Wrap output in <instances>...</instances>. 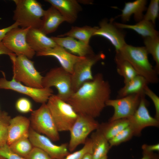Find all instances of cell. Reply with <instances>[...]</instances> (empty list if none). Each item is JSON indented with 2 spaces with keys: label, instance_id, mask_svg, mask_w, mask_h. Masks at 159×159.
<instances>
[{
  "label": "cell",
  "instance_id": "6da1fadb",
  "mask_svg": "<svg viewBox=\"0 0 159 159\" xmlns=\"http://www.w3.org/2000/svg\"><path fill=\"white\" fill-rule=\"evenodd\" d=\"M111 87L100 73L96 74L91 80L84 83L67 101L78 114L87 115L95 118L99 117L110 99Z\"/></svg>",
  "mask_w": 159,
  "mask_h": 159
},
{
  "label": "cell",
  "instance_id": "7a4b0ae2",
  "mask_svg": "<svg viewBox=\"0 0 159 159\" xmlns=\"http://www.w3.org/2000/svg\"><path fill=\"white\" fill-rule=\"evenodd\" d=\"M148 53L144 47H135L125 44L116 52L115 56L128 62L138 75L144 78L149 83L159 82L158 74L150 63Z\"/></svg>",
  "mask_w": 159,
  "mask_h": 159
},
{
  "label": "cell",
  "instance_id": "3957f363",
  "mask_svg": "<svg viewBox=\"0 0 159 159\" xmlns=\"http://www.w3.org/2000/svg\"><path fill=\"white\" fill-rule=\"evenodd\" d=\"M9 56L12 64L13 79L27 86L43 88V77L35 68L34 62L23 55L12 53Z\"/></svg>",
  "mask_w": 159,
  "mask_h": 159
},
{
  "label": "cell",
  "instance_id": "277c9868",
  "mask_svg": "<svg viewBox=\"0 0 159 159\" xmlns=\"http://www.w3.org/2000/svg\"><path fill=\"white\" fill-rule=\"evenodd\" d=\"M16 8L13 19L21 28L40 29L44 10L36 0H14Z\"/></svg>",
  "mask_w": 159,
  "mask_h": 159
},
{
  "label": "cell",
  "instance_id": "5b68a950",
  "mask_svg": "<svg viewBox=\"0 0 159 159\" xmlns=\"http://www.w3.org/2000/svg\"><path fill=\"white\" fill-rule=\"evenodd\" d=\"M46 104L59 132L69 131L78 115L72 106L53 94Z\"/></svg>",
  "mask_w": 159,
  "mask_h": 159
},
{
  "label": "cell",
  "instance_id": "8992f818",
  "mask_svg": "<svg viewBox=\"0 0 159 159\" xmlns=\"http://www.w3.org/2000/svg\"><path fill=\"white\" fill-rule=\"evenodd\" d=\"M42 85L45 88L55 87L58 91L57 95L66 102L74 93L71 74L61 67L52 68L43 77Z\"/></svg>",
  "mask_w": 159,
  "mask_h": 159
},
{
  "label": "cell",
  "instance_id": "52a82bcc",
  "mask_svg": "<svg viewBox=\"0 0 159 159\" xmlns=\"http://www.w3.org/2000/svg\"><path fill=\"white\" fill-rule=\"evenodd\" d=\"M29 120L30 127L34 131L45 135L53 141L59 140V132L46 103L33 110Z\"/></svg>",
  "mask_w": 159,
  "mask_h": 159
},
{
  "label": "cell",
  "instance_id": "ba28073f",
  "mask_svg": "<svg viewBox=\"0 0 159 159\" xmlns=\"http://www.w3.org/2000/svg\"><path fill=\"white\" fill-rule=\"evenodd\" d=\"M100 123L89 116L78 114L69 131L70 138L68 144L69 151H74L80 145L84 144L89 135L97 130Z\"/></svg>",
  "mask_w": 159,
  "mask_h": 159
},
{
  "label": "cell",
  "instance_id": "9c48e42d",
  "mask_svg": "<svg viewBox=\"0 0 159 159\" xmlns=\"http://www.w3.org/2000/svg\"><path fill=\"white\" fill-rule=\"evenodd\" d=\"M31 28H14L6 34L2 42L10 51L16 55H23L30 59L36 52L28 44L26 40L27 33Z\"/></svg>",
  "mask_w": 159,
  "mask_h": 159
},
{
  "label": "cell",
  "instance_id": "30bf717a",
  "mask_svg": "<svg viewBox=\"0 0 159 159\" xmlns=\"http://www.w3.org/2000/svg\"><path fill=\"white\" fill-rule=\"evenodd\" d=\"M105 57L102 53L94 54L85 57L75 64L71 74L72 86L74 92L84 83L93 79L92 66Z\"/></svg>",
  "mask_w": 159,
  "mask_h": 159
},
{
  "label": "cell",
  "instance_id": "8fae6325",
  "mask_svg": "<svg viewBox=\"0 0 159 159\" xmlns=\"http://www.w3.org/2000/svg\"><path fill=\"white\" fill-rule=\"evenodd\" d=\"M143 93L144 92L108 100L106 102V106L111 107L114 109V113L108 121L128 118L132 116L138 108Z\"/></svg>",
  "mask_w": 159,
  "mask_h": 159
},
{
  "label": "cell",
  "instance_id": "7c38bea8",
  "mask_svg": "<svg viewBox=\"0 0 159 159\" xmlns=\"http://www.w3.org/2000/svg\"><path fill=\"white\" fill-rule=\"evenodd\" d=\"M2 72L3 77L0 78V89L14 90L26 95L36 102L46 103L49 97L53 95V90L51 88H36L25 85L17 82L12 78L8 80L4 73Z\"/></svg>",
  "mask_w": 159,
  "mask_h": 159
},
{
  "label": "cell",
  "instance_id": "4fadbf2b",
  "mask_svg": "<svg viewBox=\"0 0 159 159\" xmlns=\"http://www.w3.org/2000/svg\"><path fill=\"white\" fill-rule=\"evenodd\" d=\"M144 93L142 95L139 105L134 114L127 118L129 126L132 129L134 136H139L142 130L148 127H158L159 120L150 114L147 108L148 103Z\"/></svg>",
  "mask_w": 159,
  "mask_h": 159
},
{
  "label": "cell",
  "instance_id": "5bb4252c",
  "mask_svg": "<svg viewBox=\"0 0 159 159\" xmlns=\"http://www.w3.org/2000/svg\"><path fill=\"white\" fill-rule=\"evenodd\" d=\"M29 139L33 146L42 149L52 159H63L70 153L68 143L56 145L48 138L36 132L31 127Z\"/></svg>",
  "mask_w": 159,
  "mask_h": 159
},
{
  "label": "cell",
  "instance_id": "9a60e30c",
  "mask_svg": "<svg viewBox=\"0 0 159 159\" xmlns=\"http://www.w3.org/2000/svg\"><path fill=\"white\" fill-rule=\"evenodd\" d=\"M113 21V19L109 21L106 19L101 21L99 23V26L95 32L93 36H100L107 39L114 47L116 52L126 43L125 35L115 26Z\"/></svg>",
  "mask_w": 159,
  "mask_h": 159
},
{
  "label": "cell",
  "instance_id": "2e32d148",
  "mask_svg": "<svg viewBox=\"0 0 159 159\" xmlns=\"http://www.w3.org/2000/svg\"><path fill=\"white\" fill-rule=\"evenodd\" d=\"M36 54L39 56H51L55 58L61 64V67L71 74L75 64L85 57L70 53L64 48L58 45L44 52L36 53Z\"/></svg>",
  "mask_w": 159,
  "mask_h": 159
},
{
  "label": "cell",
  "instance_id": "e0dca14e",
  "mask_svg": "<svg viewBox=\"0 0 159 159\" xmlns=\"http://www.w3.org/2000/svg\"><path fill=\"white\" fill-rule=\"evenodd\" d=\"M30 122L29 119L22 115L11 119L8 129L7 144L10 145L16 140L23 137H28Z\"/></svg>",
  "mask_w": 159,
  "mask_h": 159
},
{
  "label": "cell",
  "instance_id": "ac0fdd59",
  "mask_svg": "<svg viewBox=\"0 0 159 159\" xmlns=\"http://www.w3.org/2000/svg\"><path fill=\"white\" fill-rule=\"evenodd\" d=\"M29 45L36 53L52 48L57 45L40 29L30 28L26 37Z\"/></svg>",
  "mask_w": 159,
  "mask_h": 159
},
{
  "label": "cell",
  "instance_id": "d6986e66",
  "mask_svg": "<svg viewBox=\"0 0 159 159\" xmlns=\"http://www.w3.org/2000/svg\"><path fill=\"white\" fill-rule=\"evenodd\" d=\"M51 38L56 44L71 53L82 57H85L95 54L89 45L87 44L70 37H52Z\"/></svg>",
  "mask_w": 159,
  "mask_h": 159
},
{
  "label": "cell",
  "instance_id": "ffe728a7",
  "mask_svg": "<svg viewBox=\"0 0 159 159\" xmlns=\"http://www.w3.org/2000/svg\"><path fill=\"white\" fill-rule=\"evenodd\" d=\"M52 6L57 9L69 23H74L77 20L78 13L82 7L75 0H46Z\"/></svg>",
  "mask_w": 159,
  "mask_h": 159
},
{
  "label": "cell",
  "instance_id": "44dd1931",
  "mask_svg": "<svg viewBox=\"0 0 159 159\" xmlns=\"http://www.w3.org/2000/svg\"><path fill=\"white\" fill-rule=\"evenodd\" d=\"M65 20L55 8L51 6L45 10L40 29L46 35L54 32L59 26Z\"/></svg>",
  "mask_w": 159,
  "mask_h": 159
},
{
  "label": "cell",
  "instance_id": "7402d4cb",
  "mask_svg": "<svg viewBox=\"0 0 159 159\" xmlns=\"http://www.w3.org/2000/svg\"><path fill=\"white\" fill-rule=\"evenodd\" d=\"M147 1L136 0L132 2L125 3V6L121 10L122 13L119 16L124 22L129 21L132 14L135 21L137 22L143 19V12L146 9Z\"/></svg>",
  "mask_w": 159,
  "mask_h": 159
},
{
  "label": "cell",
  "instance_id": "603a6c76",
  "mask_svg": "<svg viewBox=\"0 0 159 159\" xmlns=\"http://www.w3.org/2000/svg\"><path fill=\"white\" fill-rule=\"evenodd\" d=\"M90 139L92 143V159H100L107 155L111 148L108 140L98 129L92 133Z\"/></svg>",
  "mask_w": 159,
  "mask_h": 159
},
{
  "label": "cell",
  "instance_id": "cb8c5ba5",
  "mask_svg": "<svg viewBox=\"0 0 159 159\" xmlns=\"http://www.w3.org/2000/svg\"><path fill=\"white\" fill-rule=\"evenodd\" d=\"M113 23L118 28L133 30L143 37L159 36L158 32L155 28V25L151 22L144 19L134 25L126 24L116 22Z\"/></svg>",
  "mask_w": 159,
  "mask_h": 159
},
{
  "label": "cell",
  "instance_id": "d4e9b609",
  "mask_svg": "<svg viewBox=\"0 0 159 159\" xmlns=\"http://www.w3.org/2000/svg\"><path fill=\"white\" fill-rule=\"evenodd\" d=\"M129 126L128 119L122 118L102 122L98 129L109 140Z\"/></svg>",
  "mask_w": 159,
  "mask_h": 159
},
{
  "label": "cell",
  "instance_id": "484cf974",
  "mask_svg": "<svg viewBox=\"0 0 159 159\" xmlns=\"http://www.w3.org/2000/svg\"><path fill=\"white\" fill-rule=\"evenodd\" d=\"M149 83L143 77L138 75L124 84L118 91L117 97L120 98L130 95L144 92Z\"/></svg>",
  "mask_w": 159,
  "mask_h": 159
},
{
  "label": "cell",
  "instance_id": "4316f807",
  "mask_svg": "<svg viewBox=\"0 0 159 159\" xmlns=\"http://www.w3.org/2000/svg\"><path fill=\"white\" fill-rule=\"evenodd\" d=\"M98 27L85 26L82 27L73 26L66 33L58 36L63 37H69L76 39L87 44L89 45L90 38Z\"/></svg>",
  "mask_w": 159,
  "mask_h": 159
},
{
  "label": "cell",
  "instance_id": "83f0119b",
  "mask_svg": "<svg viewBox=\"0 0 159 159\" xmlns=\"http://www.w3.org/2000/svg\"><path fill=\"white\" fill-rule=\"evenodd\" d=\"M115 61L117 73L124 79V84L138 75L136 71L127 61L115 56Z\"/></svg>",
  "mask_w": 159,
  "mask_h": 159
},
{
  "label": "cell",
  "instance_id": "f1b7e54d",
  "mask_svg": "<svg viewBox=\"0 0 159 159\" xmlns=\"http://www.w3.org/2000/svg\"><path fill=\"white\" fill-rule=\"evenodd\" d=\"M144 47L148 54L152 56L156 63V71L159 72V36L143 37Z\"/></svg>",
  "mask_w": 159,
  "mask_h": 159
},
{
  "label": "cell",
  "instance_id": "f546056e",
  "mask_svg": "<svg viewBox=\"0 0 159 159\" xmlns=\"http://www.w3.org/2000/svg\"><path fill=\"white\" fill-rule=\"evenodd\" d=\"M9 146L13 152L24 158L28 155L33 147L28 137L20 138Z\"/></svg>",
  "mask_w": 159,
  "mask_h": 159
},
{
  "label": "cell",
  "instance_id": "4dcf8cb0",
  "mask_svg": "<svg viewBox=\"0 0 159 159\" xmlns=\"http://www.w3.org/2000/svg\"><path fill=\"white\" fill-rule=\"evenodd\" d=\"M11 117L6 112H1L0 115V148L7 144L8 129Z\"/></svg>",
  "mask_w": 159,
  "mask_h": 159
},
{
  "label": "cell",
  "instance_id": "1f68e13d",
  "mask_svg": "<svg viewBox=\"0 0 159 159\" xmlns=\"http://www.w3.org/2000/svg\"><path fill=\"white\" fill-rule=\"evenodd\" d=\"M134 136L133 131L129 126L108 140L111 148L127 141Z\"/></svg>",
  "mask_w": 159,
  "mask_h": 159
},
{
  "label": "cell",
  "instance_id": "d6a6232c",
  "mask_svg": "<svg viewBox=\"0 0 159 159\" xmlns=\"http://www.w3.org/2000/svg\"><path fill=\"white\" fill-rule=\"evenodd\" d=\"M159 0H151L143 19L152 22L155 25V21L158 16Z\"/></svg>",
  "mask_w": 159,
  "mask_h": 159
},
{
  "label": "cell",
  "instance_id": "836d02e7",
  "mask_svg": "<svg viewBox=\"0 0 159 159\" xmlns=\"http://www.w3.org/2000/svg\"><path fill=\"white\" fill-rule=\"evenodd\" d=\"M92 152V141L90 138H87L82 148L72 153H70L63 159H83L86 154Z\"/></svg>",
  "mask_w": 159,
  "mask_h": 159
},
{
  "label": "cell",
  "instance_id": "e575fe53",
  "mask_svg": "<svg viewBox=\"0 0 159 159\" xmlns=\"http://www.w3.org/2000/svg\"><path fill=\"white\" fill-rule=\"evenodd\" d=\"M15 106L17 110L21 113H27L33 111L31 102L25 97L18 99L16 102Z\"/></svg>",
  "mask_w": 159,
  "mask_h": 159
},
{
  "label": "cell",
  "instance_id": "d590c367",
  "mask_svg": "<svg viewBox=\"0 0 159 159\" xmlns=\"http://www.w3.org/2000/svg\"><path fill=\"white\" fill-rule=\"evenodd\" d=\"M144 92L145 95L147 96L153 102L155 109L154 117L159 120V97L148 86L145 88Z\"/></svg>",
  "mask_w": 159,
  "mask_h": 159
},
{
  "label": "cell",
  "instance_id": "8d00e7d4",
  "mask_svg": "<svg viewBox=\"0 0 159 159\" xmlns=\"http://www.w3.org/2000/svg\"><path fill=\"white\" fill-rule=\"evenodd\" d=\"M24 158L25 159H52L43 150L34 146H33L30 152Z\"/></svg>",
  "mask_w": 159,
  "mask_h": 159
},
{
  "label": "cell",
  "instance_id": "74e56055",
  "mask_svg": "<svg viewBox=\"0 0 159 159\" xmlns=\"http://www.w3.org/2000/svg\"><path fill=\"white\" fill-rule=\"evenodd\" d=\"M0 155L7 159H25L13 152L7 144L0 148Z\"/></svg>",
  "mask_w": 159,
  "mask_h": 159
},
{
  "label": "cell",
  "instance_id": "f35d334b",
  "mask_svg": "<svg viewBox=\"0 0 159 159\" xmlns=\"http://www.w3.org/2000/svg\"><path fill=\"white\" fill-rule=\"evenodd\" d=\"M19 26V24L15 22L14 24L11 25L0 29V42H2L6 34L10 30L12 29Z\"/></svg>",
  "mask_w": 159,
  "mask_h": 159
},
{
  "label": "cell",
  "instance_id": "ab89813d",
  "mask_svg": "<svg viewBox=\"0 0 159 159\" xmlns=\"http://www.w3.org/2000/svg\"><path fill=\"white\" fill-rule=\"evenodd\" d=\"M143 151L149 152H153L154 151H159V144L148 145L144 144L142 146Z\"/></svg>",
  "mask_w": 159,
  "mask_h": 159
},
{
  "label": "cell",
  "instance_id": "60d3db41",
  "mask_svg": "<svg viewBox=\"0 0 159 159\" xmlns=\"http://www.w3.org/2000/svg\"><path fill=\"white\" fill-rule=\"evenodd\" d=\"M12 53H13L4 45L2 42H0V55L4 54L9 55Z\"/></svg>",
  "mask_w": 159,
  "mask_h": 159
},
{
  "label": "cell",
  "instance_id": "b9f144b4",
  "mask_svg": "<svg viewBox=\"0 0 159 159\" xmlns=\"http://www.w3.org/2000/svg\"><path fill=\"white\" fill-rule=\"evenodd\" d=\"M154 153L153 152H149L143 151V157L141 159H150Z\"/></svg>",
  "mask_w": 159,
  "mask_h": 159
},
{
  "label": "cell",
  "instance_id": "7bdbcfd3",
  "mask_svg": "<svg viewBox=\"0 0 159 159\" xmlns=\"http://www.w3.org/2000/svg\"><path fill=\"white\" fill-rule=\"evenodd\" d=\"M83 159H92V153H87L85 155Z\"/></svg>",
  "mask_w": 159,
  "mask_h": 159
},
{
  "label": "cell",
  "instance_id": "ee69618b",
  "mask_svg": "<svg viewBox=\"0 0 159 159\" xmlns=\"http://www.w3.org/2000/svg\"><path fill=\"white\" fill-rule=\"evenodd\" d=\"M150 159H159V155L157 154L154 153L152 157Z\"/></svg>",
  "mask_w": 159,
  "mask_h": 159
},
{
  "label": "cell",
  "instance_id": "f6af8a7d",
  "mask_svg": "<svg viewBox=\"0 0 159 159\" xmlns=\"http://www.w3.org/2000/svg\"><path fill=\"white\" fill-rule=\"evenodd\" d=\"M108 159V156L107 155H105V156L103 157L102 158H101L100 159Z\"/></svg>",
  "mask_w": 159,
  "mask_h": 159
},
{
  "label": "cell",
  "instance_id": "bcb514c9",
  "mask_svg": "<svg viewBox=\"0 0 159 159\" xmlns=\"http://www.w3.org/2000/svg\"><path fill=\"white\" fill-rule=\"evenodd\" d=\"M0 159H7L4 157L0 155Z\"/></svg>",
  "mask_w": 159,
  "mask_h": 159
},
{
  "label": "cell",
  "instance_id": "7dc6e473",
  "mask_svg": "<svg viewBox=\"0 0 159 159\" xmlns=\"http://www.w3.org/2000/svg\"><path fill=\"white\" fill-rule=\"evenodd\" d=\"M1 112H0V115L1 113Z\"/></svg>",
  "mask_w": 159,
  "mask_h": 159
},
{
  "label": "cell",
  "instance_id": "c3c4849f",
  "mask_svg": "<svg viewBox=\"0 0 159 159\" xmlns=\"http://www.w3.org/2000/svg\"><path fill=\"white\" fill-rule=\"evenodd\" d=\"M1 112V111L0 110V112Z\"/></svg>",
  "mask_w": 159,
  "mask_h": 159
}]
</instances>
